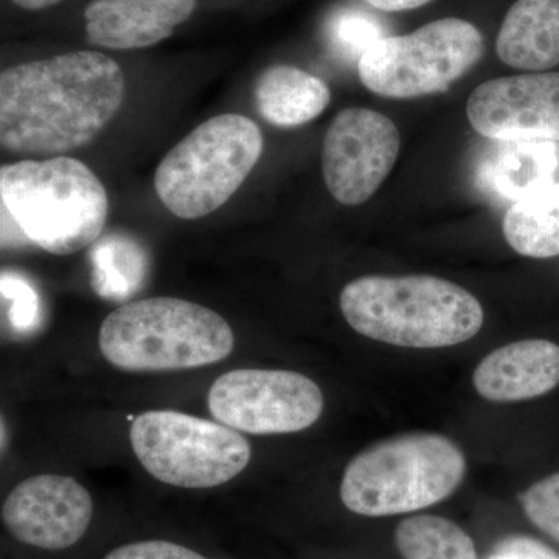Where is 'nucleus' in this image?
Masks as SVG:
<instances>
[{"mask_svg":"<svg viewBox=\"0 0 559 559\" xmlns=\"http://www.w3.org/2000/svg\"><path fill=\"white\" fill-rule=\"evenodd\" d=\"M123 98L120 66L98 51L13 66L0 75V143L31 156L81 148L114 119Z\"/></svg>","mask_w":559,"mask_h":559,"instance_id":"obj_1","label":"nucleus"},{"mask_svg":"<svg viewBox=\"0 0 559 559\" xmlns=\"http://www.w3.org/2000/svg\"><path fill=\"white\" fill-rule=\"evenodd\" d=\"M340 301L353 330L395 347H452L473 340L484 325L473 294L430 275L360 277L342 289Z\"/></svg>","mask_w":559,"mask_h":559,"instance_id":"obj_2","label":"nucleus"},{"mask_svg":"<svg viewBox=\"0 0 559 559\" xmlns=\"http://www.w3.org/2000/svg\"><path fill=\"white\" fill-rule=\"evenodd\" d=\"M0 201L28 241L53 255H72L97 241L108 218L102 180L72 157L3 165Z\"/></svg>","mask_w":559,"mask_h":559,"instance_id":"obj_3","label":"nucleus"},{"mask_svg":"<svg viewBox=\"0 0 559 559\" xmlns=\"http://www.w3.org/2000/svg\"><path fill=\"white\" fill-rule=\"evenodd\" d=\"M102 355L124 371L198 369L226 359L235 337L210 308L175 297L121 305L102 323Z\"/></svg>","mask_w":559,"mask_h":559,"instance_id":"obj_4","label":"nucleus"},{"mask_svg":"<svg viewBox=\"0 0 559 559\" xmlns=\"http://www.w3.org/2000/svg\"><path fill=\"white\" fill-rule=\"evenodd\" d=\"M465 471V455L454 441L409 433L356 455L342 477L341 499L360 516L412 513L450 498Z\"/></svg>","mask_w":559,"mask_h":559,"instance_id":"obj_5","label":"nucleus"},{"mask_svg":"<svg viewBox=\"0 0 559 559\" xmlns=\"http://www.w3.org/2000/svg\"><path fill=\"white\" fill-rule=\"evenodd\" d=\"M263 153L259 124L240 114L201 123L160 162L154 176L168 212L198 219L223 207L240 189Z\"/></svg>","mask_w":559,"mask_h":559,"instance_id":"obj_6","label":"nucleus"},{"mask_svg":"<svg viewBox=\"0 0 559 559\" xmlns=\"http://www.w3.org/2000/svg\"><path fill=\"white\" fill-rule=\"evenodd\" d=\"M130 439L140 465L171 487H219L241 474L252 457L238 430L176 411L139 415Z\"/></svg>","mask_w":559,"mask_h":559,"instance_id":"obj_7","label":"nucleus"},{"mask_svg":"<svg viewBox=\"0 0 559 559\" xmlns=\"http://www.w3.org/2000/svg\"><path fill=\"white\" fill-rule=\"evenodd\" d=\"M484 55V36L468 21L429 22L411 35L388 36L358 64L367 90L388 98H414L450 90Z\"/></svg>","mask_w":559,"mask_h":559,"instance_id":"obj_8","label":"nucleus"},{"mask_svg":"<svg viewBox=\"0 0 559 559\" xmlns=\"http://www.w3.org/2000/svg\"><path fill=\"white\" fill-rule=\"evenodd\" d=\"M210 414L238 432L272 436L311 428L323 412L322 390L297 371L231 370L209 390Z\"/></svg>","mask_w":559,"mask_h":559,"instance_id":"obj_9","label":"nucleus"},{"mask_svg":"<svg viewBox=\"0 0 559 559\" xmlns=\"http://www.w3.org/2000/svg\"><path fill=\"white\" fill-rule=\"evenodd\" d=\"M399 128L377 110L344 109L331 121L322 170L331 197L344 205L369 201L395 167Z\"/></svg>","mask_w":559,"mask_h":559,"instance_id":"obj_10","label":"nucleus"},{"mask_svg":"<svg viewBox=\"0 0 559 559\" xmlns=\"http://www.w3.org/2000/svg\"><path fill=\"white\" fill-rule=\"evenodd\" d=\"M94 502L75 479L39 474L13 488L2 507V521L20 543L43 550L75 546L90 528Z\"/></svg>","mask_w":559,"mask_h":559,"instance_id":"obj_11","label":"nucleus"},{"mask_svg":"<svg viewBox=\"0 0 559 559\" xmlns=\"http://www.w3.org/2000/svg\"><path fill=\"white\" fill-rule=\"evenodd\" d=\"M466 116L471 127L489 140L559 142V72L481 83L469 95Z\"/></svg>","mask_w":559,"mask_h":559,"instance_id":"obj_12","label":"nucleus"},{"mask_svg":"<svg viewBox=\"0 0 559 559\" xmlns=\"http://www.w3.org/2000/svg\"><path fill=\"white\" fill-rule=\"evenodd\" d=\"M194 7L197 0H94L84 11L87 38L108 49H143L171 36Z\"/></svg>","mask_w":559,"mask_h":559,"instance_id":"obj_13","label":"nucleus"},{"mask_svg":"<svg viewBox=\"0 0 559 559\" xmlns=\"http://www.w3.org/2000/svg\"><path fill=\"white\" fill-rule=\"evenodd\" d=\"M474 388L492 403H518L546 395L559 384V345L527 340L503 345L480 360Z\"/></svg>","mask_w":559,"mask_h":559,"instance_id":"obj_14","label":"nucleus"},{"mask_svg":"<svg viewBox=\"0 0 559 559\" xmlns=\"http://www.w3.org/2000/svg\"><path fill=\"white\" fill-rule=\"evenodd\" d=\"M476 165L481 193L499 204L513 205L559 176V142L491 140Z\"/></svg>","mask_w":559,"mask_h":559,"instance_id":"obj_15","label":"nucleus"},{"mask_svg":"<svg viewBox=\"0 0 559 559\" xmlns=\"http://www.w3.org/2000/svg\"><path fill=\"white\" fill-rule=\"evenodd\" d=\"M496 50L514 69L543 72L559 64V0H518L507 13Z\"/></svg>","mask_w":559,"mask_h":559,"instance_id":"obj_16","label":"nucleus"},{"mask_svg":"<svg viewBox=\"0 0 559 559\" xmlns=\"http://www.w3.org/2000/svg\"><path fill=\"white\" fill-rule=\"evenodd\" d=\"M330 102L331 92L322 80L293 66H274L257 80V108L275 127H301L319 117Z\"/></svg>","mask_w":559,"mask_h":559,"instance_id":"obj_17","label":"nucleus"},{"mask_svg":"<svg viewBox=\"0 0 559 559\" xmlns=\"http://www.w3.org/2000/svg\"><path fill=\"white\" fill-rule=\"evenodd\" d=\"M502 230L507 242L520 255L530 259L559 255V180L510 205Z\"/></svg>","mask_w":559,"mask_h":559,"instance_id":"obj_18","label":"nucleus"},{"mask_svg":"<svg viewBox=\"0 0 559 559\" xmlns=\"http://www.w3.org/2000/svg\"><path fill=\"white\" fill-rule=\"evenodd\" d=\"M92 288L105 300L124 301L142 288L145 280V250L132 238L112 234L91 252Z\"/></svg>","mask_w":559,"mask_h":559,"instance_id":"obj_19","label":"nucleus"},{"mask_svg":"<svg viewBox=\"0 0 559 559\" xmlns=\"http://www.w3.org/2000/svg\"><path fill=\"white\" fill-rule=\"evenodd\" d=\"M395 544L404 559H479L465 530L432 514L401 522Z\"/></svg>","mask_w":559,"mask_h":559,"instance_id":"obj_20","label":"nucleus"},{"mask_svg":"<svg viewBox=\"0 0 559 559\" xmlns=\"http://www.w3.org/2000/svg\"><path fill=\"white\" fill-rule=\"evenodd\" d=\"M388 27L380 17L359 9H342L330 17L326 38L336 57L358 62L380 40L388 38Z\"/></svg>","mask_w":559,"mask_h":559,"instance_id":"obj_21","label":"nucleus"},{"mask_svg":"<svg viewBox=\"0 0 559 559\" xmlns=\"http://www.w3.org/2000/svg\"><path fill=\"white\" fill-rule=\"evenodd\" d=\"M520 502L528 520L559 543V473L525 489Z\"/></svg>","mask_w":559,"mask_h":559,"instance_id":"obj_22","label":"nucleus"},{"mask_svg":"<svg viewBox=\"0 0 559 559\" xmlns=\"http://www.w3.org/2000/svg\"><path fill=\"white\" fill-rule=\"evenodd\" d=\"M3 301H9L7 319L16 333H28L39 322V299L31 283L13 272H3L0 278Z\"/></svg>","mask_w":559,"mask_h":559,"instance_id":"obj_23","label":"nucleus"},{"mask_svg":"<svg viewBox=\"0 0 559 559\" xmlns=\"http://www.w3.org/2000/svg\"><path fill=\"white\" fill-rule=\"evenodd\" d=\"M105 559H207L180 544L170 540H140L117 547Z\"/></svg>","mask_w":559,"mask_h":559,"instance_id":"obj_24","label":"nucleus"},{"mask_svg":"<svg viewBox=\"0 0 559 559\" xmlns=\"http://www.w3.org/2000/svg\"><path fill=\"white\" fill-rule=\"evenodd\" d=\"M495 549L506 559H559L557 551L527 536H510L500 540Z\"/></svg>","mask_w":559,"mask_h":559,"instance_id":"obj_25","label":"nucleus"},{"mask_svg":"<svg viewBox=\"0 0 559 559\" xmlns=\"http://www.w3.org/2000/svg\"><path fill=\"white\" fill-rule=\"evenodd\" d=\"M366 2L381 11H406L426 5L430 0H366Z\"/></svg>","mask_w":559,"mask_h":559,"instance_id":"obj_26","label":"nucleus"},{"mask_svg":"<svg viewBox=\"0 0 559 559\" xmlns=\"http://www.w3.org/2000/svg\"><path fill=\"white\" fill-rule=\"evenodd\" d=\"M16 5L25 10H40L47 7L57 5L61 0H13Z\"/></svg>","mask_w":559,"mask_h":559,"instance_id":"obj_27","label":"nucleus"},{"mask_svg":"<svg viewBox=\"0 0 559 559\" xmlns=\"http://www.w3.org/2000/svg\"><path fill=\"white\" fill-rule=\"evenodd\" d=\"M487 559H506V557H503L502 554H500V551L498 550H492V554H489Z\"/></svg>","mask_w":559,"mask_h":559,"instance_id":"obj_28","label":"nucleus"}]
</instances>
